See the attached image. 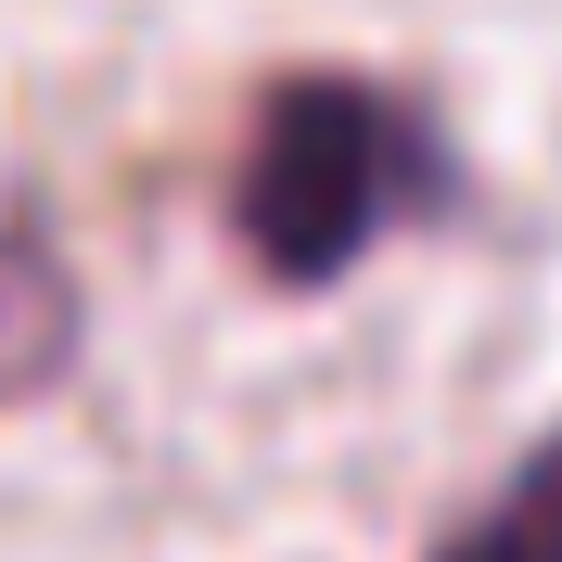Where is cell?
Here are the masks:
<instances>
[{
	"label": "cell",
	"mask_w": 562,
	"mask_h": 562,
	"mask_svg": "<svg viewBox=\"0 0 562 562\" xmlns=\"http://www.w3.org/2000/svg\"><path fill=\"white\" fill-rule=\"evenodd\" d=\"M448 205H460V154L435 140V115L409 90H384V77H346V65L269 77L244 167H231V244L281 294L346 281L358 256H384L396 231H422Z\"/></svg>",
	"instance_id": "cell-1"
},
{
	"label": "cell",
	"mask_w": 562,
	"mask_h": 562,
	"mask_svg": "<svg viewBox=\"0 0 562 562\" xmlns=\"http://www.w3.org/2000/svg\"><path fill=\"white\" fill-rule=\"evenodd\" d=\"M435 562H562V435H550V448H537Z\"/></svg>",
	"instance_id": "cell-2"
},
{
	"label": "cell",
	"mask_w": 562,
	"mask_h": 562,
	"mask_svg": "<svg viewBox=\"0 0 562 562\" xmlns=\"http://www.w3.org/2000/svg\"><path fill=\"white\" fill-rule=\"evenodd\" d=\"M38 358H65V281H52L38 244L0 231V384H26Z\"/></svg>",
	"instance_id": "cell-3"
}]
</instances>
